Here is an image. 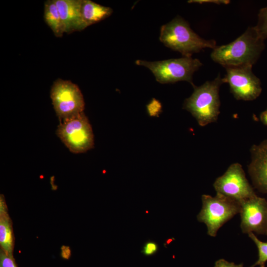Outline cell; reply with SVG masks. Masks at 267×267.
I'll use <instances>...</instances> for the list:
<instances>
[{
    "label": "cell",
    "mask_w": 267,
    "mask_h": 267,
    "mask_svg": "<svg viewBox=\"0 0 267 267\" xmlns=\"http://www.w3.org/2000/svg\"><path fill=\"white\" fill-rule=\"evenodd\" d=\"M240 227L243 233L266 234L267 201L257 195L240 202Z\"/></svg>",
    "instance_id": "30bf717a"
},
{
    "label": "cell",
    "mask_w": 267,
    "mask_h": 267,
    "mask_svg": "<svg viewBox=\"0 0 267 267\" xmlns=\"http://www.w3.org/2000/svg\"><path fill=\"white\" fill-rule=\"evenodd\" d=\"M44 18L45 23L55 36L62 37L65 32L55 0H48L45 2Z\"/></svg>",
    "instance_id": "9a60e30c"
},
{
    "label": "cell",
    "mask_w": 267,
    "mask_h": 267,
    "mask_svg": "<svg viewBox=\"0 0 267 267\" xmlns=\"http://www.w3.org/2000/svg\"><path fill=\"white\" fill-rule=\"evenodd\" d=\"M201 199L202 206L197 219L206 225L207 233L212 237H215L224 223L240 212V203L219 193L214 197L204 194Z\"/></svg>",
    "instance_id": "5b68a950"
},
{
    "label": "cell",
    "mask_w": 267,
    "mask_h": 267,
    "mask_svg": "<svg viewBox=\"0 0 267 267\" xmlns=\"http://www.w3.org/2000/svg\"><path fill=\"white\" fill-rule=\"evenodd\" d=\"M214 267H243L242 264L236 265L233 262H229L226 260L221 259L215 263Z\"/></svg>",
    "instance_id": "ffe728a7"
},
{
    "label": "cell",
    "mask_w": 267,
    "mask_h": 267,
    "mask_svg": "<svg viewBox=\"0 0 267 267\" xmlns=\"http://www.w3.org/2000/svg\"><path fill=\"white\" fill-rule=\"evenodd\" d=\"M159 40L167 47L186 57H190L206 48L214 49L217 46L215 41L199 37L179 16L161 27Z\"/></svg>",
    "instance_id": "7a4b0ae2"
},
{
    "label": "cell",
    "mask_w": 267,
    "mask_h": 267,
    "mask_svg": "<svg viewBox=\"0 0 267 267\" xmlns=\"http://www.w3.org/2000/svg\"><path fill=\"white\" fill-rule=\"evenodd\" d=\"M226 74L222 78L227 83L230 92L237 100L251 101L256 99L262 92L260 79L252 71V66H242L225 68Z\"/></svg>",
    "instance_id": "9c48e42d"
},
{
    "label": "cell",
    "mask_w": 267,
    "mask_h": 267,
    "mask_svg": "<svg viewBox=\"0 0 267 267\" xmlns=\"http://www.w3.org/2000/svg\"><path fill=\"white\" fill-rule=\"evenodd\" d=\"M248 235L255 243L258 250V259L250 267H254L256 266L265 267V264L267 262V242L262 241L253 232L249 233Z\"/></svg>",
    "instance_id": "2e32d148"
},
{
    "label": "cell",
    "mask_w": 267,
    "mask_h": 267,
    "mask_svg": "<svg viewBox=\"0 0 267 267\" xmlns=\"http://www.w3.org/2000/svg\"><path fill=\"white\" fill-rule=\"evenodd\" d=\"M0 267H17L13 255L0 249Z\"/></svg>",
    "instance_id": "d6986e66"
},
{
    "label": "cell",
    "mask_w": 267,
    "mask_h": 267,
    "mask_svg": "<svg viewBox=\"0 0 267 267\" xmlns=\"http://www.w3.org/2000/svg\"><path fill=\"white\" fill-rule=\"evenodd\" d=\"M217 193L231 198L239 203L256 196L249 183L241 165L231 164L213 184Z\"/></svg>",
    "instance_id": "ba28073f"
},
{
    "label": "cell",
    "mask_w": 267,
    "mask_h": 267,
    "mask_svg": "<svg viewBox=\"0 0 267 267\" xmlns=\"http://www.w3.org/2000/svg\"><path fill=\"white\" fill-rule=\"evenodd\" d=\"M260 120L264 125H267V109L261 114Z\"/></svg>",
    "instance_id": "7402d4cb"
},
{
    "label": "cell",
    "mask_w": 267,
    "mask_h": 267,
    "mask_svg": "<svg viewBox=\"0 0 267 267\" xmlns=\"http://www.w3.org/2000/svg\"><path fill=\"white\" fill-rule=\"evenodd\" d=\"M254 28L262 39L265 40L267 38V6L260 10L258 23Z\"/></svg>",
    "instance_id": "e0dca14e"
},
{
    "label": "cell",
    "mask_w": 267,
    "mask_h": 267,
    "mask_svg": "<svg viewBox=\"0 0 267 267\" xmlns=\"http://www.w3.org/2000/svg\"><path fill=\"white\" fill-rule=\"evenodd\" d=\"M251 160L248 173L255 186L260 191L267 193V139L250 149Z\"/></svg>",
    "instance_id": "8fae6325"
},
{
    "label": "cell",
    "mask_w": 267,
    "mask_h": 267,
    "mask_svg": "<svg viewBox=\"0 0 267 267\" xmlns=\"http://www.w3.org/2000/svg\"><path fill=\"white\" fill-rule=\"evenodd\" d=\"M14 233L11 219L8 214L4 196H0V246L5 253L13 255Z\"/></svg>",
    "instance_id": "4fadbf2b"
},
{
    "label": "cell",
    "mask_w": 267,
    "mask_h": 267,
    "mask_svg": "<svg viewBox=\"0 0 267 267\" xmlns=\"http://www.w3.org/2000/svg\"><path fill=\"white\" fill-rule=\"evenodd\" d=\"M224 83L220 75L200 86H193L194 91L186 98L183 108L189 112L201 126L216 122L220 114L219 89Z\"/></svg>",
    "instance_id": "3957f363"
},
{
    "label": "cell",
    "mask_w": 267,
    "mask_h": 267,
    "mask_svg": "<svg viewBox=\"0 0 267 267\" xmlns=\"http://www.w3.org/2000/svg\"><path fill=\"white\" fill-rule=\"evenodd\" d=\"M57 136L73 153H82L92 148L93 134L88 118L83 112L70 119L60 122Z\"/></svg>",
    "instance_id": "8992f818"
},
{
    "label": "cell",
    "mask_w": 267,
    "mask_h": 267,
    "mask_svg": "<svg viewBox=\"0 0 267 267\" xmlns=\"http://www.w3.org/2000/svg\"><path fill=\"white\" fill-rule=\"evenodd\" d=\"M266 235H267V231Z\"/></svg>",
    "instance_id": "603a6c76"
},
{
    "label": "cell",
    "mask_w": 267,
    "mask_h": 267,
    "mask_svg": "<svg viewBox=\"0 0 267 267\" xmlns=\"http://www.w3.org/2000/svg\"><path fill=\"white\" fill-rule=\"evenodd\" d=\"M82 0H55L65 33L81 31L87 28L83 20L81 6Z\"/></svg>",
    "instance_id": "7c38bea8"
},
{
    "label": "cell",
    "mask_w": 267,
    "mask_h": 267,
    "mask_svg": "<svg viewBox=\"0 0 267 267\" xmlns=\"http://www.w3.org/2000/svg\"><path fill=\"white\" fill-rule=\"evenodd\" d=\"M189 3H213L216 4H228L230 1L228 0H192L188 1Z\"/></svg>",
    "instance_id": "44dd1931"
},
{
    "label": "cell",
    "mask_w": 267,
    "mask_h": 267,
    "mask_svg": "<svg viewBox=\"0 0 267 267\" xmlns=\"http://www.w3.org/2000/svg\"><path fill=\"white\" fill-rule=\"evenodd\" d=\"M50 96L60 122L84 112L85 101L79 87L70 81L58 79L51 86Z\"/></svg>",
    "instance_id": "52a82bcc"
},
{
    "label": "cell",
    "mask_w": 267,
    "mask_h": 267,
    "mask_svg": "<svg viewBox=\"0 0 267 267\" xmlns=\"http://www.w3.org/2000/svg\"><path fill=\"white\" fill-rule=\"evenodd\" d=\"M81 10L87 27L103 20L113 12V9L110 7L100 5L90 0H82Z\"/></svg>",
    "instance_id": "5bb4252c"
},
{
    "label": "cell",
    "mask_w": 267,
    "mask_h": 267,
    "mask_svg": "<svg viewBox=\"0 0 267 267\" xmlns=\"http://www.w3.org/2000/svg\"><path fill=\"white\" fill-rule=\"evenodd\" d=\"M135 63L149 69L160 83L186 81L192 86L193 75L202 65L198 59L191 56L156 61L137 60Z\"/></svg>",
    "instance_id": "277c9868"
},
{
    "label": "cell",
    "mask_w": 267,
    "mask_h": 267,
    "mask_svg": "<svg viewBox=\"0 0 267 267\" xmlns=\"http://www.w3.org/2000/svg\"><path fill=\"white\" fill-rule=\"evenodd\" d=\"M158 250V244L154 241L149 240L143 244L141 253L145 256H152L156 254Z\"/></svg>",
    "instance_id": "ac0fdd59"
},
{
    "label": "cell",
    "mask_w": 267,
    "mask_h": 267,
    "mask_svg": "<svg viewBox=\"0 0 267 267\" xmlns=\"http://www.w3.org/2000/svg\"><path fill=\"white\" fill-rule=\"evenodd\" d=\"M264 41L258 35L254 27H249L231 43L217 46L212 52L211 57L224 68L253 66L265 47Z\"/></svg>",
    "instance_id": "6da1fadb"
}]
</instances>
